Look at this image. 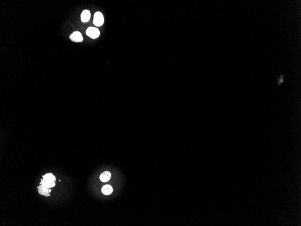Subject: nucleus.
<instances>
[{"label":"nucleus","mask_w":301,"mask_h":226,"mask_svg":"<svg viewBox=\"0 0 301 226\" xmlns=\"http://www.w3.org/2000/svg\"><path fill=\"white\" fill-rule=\"evenodd\" d=\"M55 177L52 173H47L43 176V180L41 183L44 187L47 188H51L55 186Z\"/></svg>","instance_id":"f257e3e1"},{"label":"nucleus","mask_w":301,"mask_h":226,"mask_svg":"<svg viewBox=\"0 0 301 226\" xmlns=\"http://www.w3.org/2000/svg\"><path fill=\"white\" fill-rule=\"evenodd\" d=\"M104 22V18L103 15L101 12H96L94 15L93 23L94 25L97 27H100L103 25Z\"/></svg>","instance_id":"f03ea898"},{"label":"nucleus","mask_w":301,"mask_h":226,"mask_svg":"<svg viewBox=\"0 0 301 226\" xmlns=\"http://www.w3.org/2000/svg\"><path fill=\"white\" fill-rule=\"evenodd\" d=\"M86 34L90 38L95 39L98 38L100 32L99 29L96 27H89L86 30Z\"/></svg>","instance_id":"7ed1b4c3"},{"label":"nucleus","mask_w":301,"mask_h":226,"mask_svg":"<svg viewBox=\"0 0 301 226\" xmlns=\"http://www.w3.org/2000/svg\"><path fill=\"white\" fill-rule=\"evenodd\" d=\"M70 39L72 42L75 43L82 42L83 41V37L82 34L78 31H75L71 34L70 36Z\"/></svg>","instance_id":"20e7f679"},{"label":"nucleus","mask_w":301,"mask_h":226,"mask_svg":"<svg viewBox=\"0 0 301 226\" xmlns=\"http://www.w3.org/2000/svg\"><path fill=\"white\" fill-rule=\"evenodd\" d=\"M38 188V192L40 194L44 195L46 197L50 196L49 193H50L51 190L50 189V188H47L44 187L43 185H41Z\"/></svg>","instance_id":"39448f33"},{"label":"nucleus","mask_w":301,"mask_h":226,"mask_svg":"<svg viewBox=\"0 0 301 226\" xmlns=\"http://www.w3.org/2000/svg\"><path fill=\"white\" fill-rule=\"evenodd\" d=\"M91 13L90 11L85 10L83 11L81 15V20L83 23L87 22L90 20Z\"/></svg>","instance_id":"423d86ee"},{"label":"nucleus","mask_w":301,"mask_h":226,"mask_svg":"<svg viewBox=\"0 0 301 226\" xmlns=\"http://www.w3.org/2000/svg\"><path fill=\"white\" fill-rule=\"evenodd\" d=\"M111 177V175L110 172H109V171H105L101 173L100 176V179L101 182H106L110 180Z\"/></svg>","instance_id":"0eeeda50"},{"label":"nucleus","mask_w":301,"mask_h":226,"mask_svg":"<svg viewBox=\"0 0 301 226\" xmlns=\"http://www.w3.org/2000/svg\"><path fill=\"white\" fill-rule=\"evenodd\" d=\"M113 188L109 185H106L105 186H104L101 189L102 193L106 195L111 194L113 192Z\"/></svg>","instance_id":"6e6552de"},{"label":"nucleus","mask_w":301,"mask_h":226,"mask_svg":"<svg viewBox=\"0 0 301 226\" xmlns=\"http://www.w3.org/2000/svg\"><path fill=\"white\" fill-rule=\"evenodd\" d=\"M283 77H282L280 78V79H279V84H281V83H282V82H283V81H284V80H283Z\"/></svg>","instance_id":"1a4fd4ad"}]
</instances>
